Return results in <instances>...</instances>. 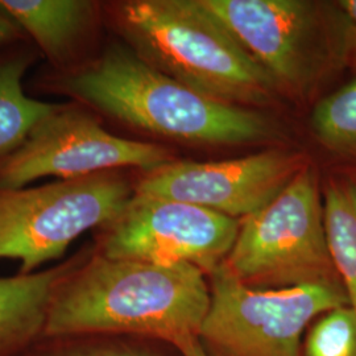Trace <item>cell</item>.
<instances>
[{"label": "cell", "instance_id": "obj_16", "mask_svg": "<svg viewBox=\"0 0 356 356\" xmlns=\"http://www.w3.org/2000/svg\"><path fill=\"white\" fill-rule=\"evenodd\" d=\"M300 356H356V312L350 305L323 313L306 330Z\"/></svg>", "mask_w": 356, "mask_h": 356}, {"label": "cell", "instance_id": "obj_22", "mask_svg": "<svg viewBox=\"0 0 356 356\" xmlns=\"http://www.w3.org/2000/svg\"><path fill=\"white\" fill-rule=\"evenodd\" d=\"M348 189H350V193H351V197H353V201H354L356 209V179L348 185Z\"/></svg>", "mask_w": 356, "mask_h": 356}, {"label": "cell", "instance_id": "obj_18", "mask_svg": "<svg viewBox=\"0 0 356 356\" xmlns=\"http://www.w3.org/2000/svg\"><path fill=\"white\" fill-rule=\"evenodd\" d=\"M348 29L356 31V0H342L337 4Z\"/></svg>", "mask_w": 356, "mask_h": 356}, {"label": "cell", "instance_id": "obj_1", "mask_svg": "<svg viewBox=\"0 0 356 356\" xmlns=\"http://www.w3.org/2000/svg\"><path fill=\"white\" fill-rule=\"evenodd\" d=\"M209 305L210 286L200 268L98 254L58 286L44 330L136 334L179 350L198 339Z\"/></svg>", "mask_w": 356, "mask_h": 356}, {"label": "cell", "instance_id": "obj_17", "mask_svg": "<svg viewBox=\"0 0 356 356\" xmlns=\"http://www.w3.org/2000/svg\"><path fill=\"white\" fill-rule=\"evenodd\" d=\"M24 35V31L13 20V16L0 7V47L19 40Z\"/></svg>", "mask_w": 356, "mask_h": 356}, {"label": "cell", "instance_id": "obj_19", "mask_svg": "<svg viewBox=\"0 0 356 356\" xmlns=\"http://www.w3.org/2000/svg\"><path fill=\"white\" fill-rule=\"evenodd\" d=\"M344 57L356 67V31L346 28L344 35Z\"/></svg>", "mask_w": 356, "mask_h": 356}, {"label": "cell", "instance_id": "obj_11", "mask_svg": "<svg viewBox=\"0 0 356 356\" xmlns=\"http://www.w3.org/2000/svg\"><path fill=\"white\" fill-rule=\"evenodd\" d=\"M76 261L31 275L0 277V353L45 329L53 297Z\"/></svg>", "mask_w": 356, "mask_h": 356}, {"label": "cell", "instance_id": "obj_13", "mask_svg": "<svg viewBox=\"0 0 356 356\" xmlns=\"http://www.w3.org/2000/svg\"><path fill=\"white\" fill-rule=\"evenodd\" d=\"M26 66L24 57L0 64V161L17 149L38 122L58 107L26 95L23 76Z\"/></svg>", "mask_w": 356, "mask_h": 356}, {"label": "cell", "instance_id": "obj_15", "mask_svg": "<svg viewBox=\"0 0 356 356\" xmlns=\"http://www.w3.org/2000/svg\"><path fill=\"white\" fill-rule=\"evenodd\" d=\"M312 124L327 149L356 159V79L317 104Z\"/></svg>", "mask_w": 356, "mask_h": 356}, {"label": "cell", "instance_id": "obj_7", "mask_svg": "<svg viewBox=\"0 0 356 356\" xmlns=\"http://www.w3.org/2000/svg\"><path fill=\"white\" fill-rule=\"evenodd\" d=\"M168 163L165 148L115 136L76 104H58L0 161V191L23 189L47 176L76 179L122 166L152 172Z\"/></svg>", "mask_w": 356, "mask_h": 356}, {"label": "cell", "instance_id": "obj_5", "mask_svg": "<svg viewBox=\"0 0 356 356\" xmlns=\"http://www.w3.org/2000/svg\"><path fill=\"white\" fill-rule=\"evenodd\" d=\"M346 305L350 301L341 288L254 289L220 264L210 273V305L198 342L206 356H300L309 326Z\"/></svg>", "mask_w": 356, "mask_h": 356}, {"label": "cell", "instance_id": "obj_4", "mask_svg": "<svg viewBox=\"0 0 356 356\" xmlns=\"http://www.w3.org/2000/svg\"><path fill=\"white\" fill-rule=\"evenodd\" d=\"M223 264L254 289H344L329 251L318 179L312 168L304 166L270 204L243 219Z\"/></svg>", "mask_w": 356, "mask_h": 356}, {"label": "cell", "instance_id": "obj_14", "mask_svg": "<svg viewBox=\"0 0 356 356\" xmlns=\"http://www.w3.org/2000/svg\"><path fill=\"white\" fill-rule=\"evenodd\" d=\"M323 214L334 267L356 312V209L348 185L331 182L325 191Z\"/></svg>", "mask_w": 356, "mask_h": 356}, {"label": "cell", "instance_id": "obj_10", "mask_svg": "<svg viewBox=\"0 0 356 356\" xmlns=\"http://www.w3.org/2000/svg\"><path fill=\"white\" fill-rule=\"evenodd\" d=\"M304 166L297 153L284 149L211 163L170 161L148 172L135 193L239 219L270 204Z\"/></svg>", "mask_w": 356, "mask_h": 356}, {"label": "cell", "instance_id": "obj_21", "mask_svg": "<svg viewBox=\"0 0 356 356\" xmlns=\"http://www.w3.org/2000/svg\"><path fill=\"white\" fill-rule=\"evenodd\" d=\"M179 351H181V354L184 356H206L202 347H201V344L198 342V339L193 341V342L184 346V347H181Z\"/></svg>", "mask_w": 356, "mask_h": 356}, {"label": "cell", "instance_id": "obj_12", "mask_svg": "<svg viewBox=\"0 0 356 356\" xmlns=\"http://www.w3.org/2000/svg\"><path fill=\"white\" fill-rule=\"evenodd\" d=\"M0 7L56 64L70 60L95 10L86 0H0Z\"/></svg>", "mask_w": 356, "mask_h": 356}, {"label": "cell", "instance_id": "obj_8", "mask_svg": "<svg viewBox=\"0 0 356 356\" xmlns=\"http://www.w3.org/2000/svg\"><path fill=\"white\" fill-rule=\"evenodd\" d=\"M101 254L153 264H191L209 275L223 264L241 220L197 204L134 193L108 225Z\"/></svg>", "mask_w": 356, "mask_h": 356}, {"label": "cell", "instance_id": "obj_3", "mask_svg": "<svg viewBox=\"0 0 356 356\" xmlns=\"http://www.w3.org/2000/svg\"><path fill=\"white\" fill-rule=\"evenodd\" d=\"M116 23L153 67L220 102L266 106L277 85L200 0H131Z\"/></svg>", "mask_w": 356, "mask_h": 356}, {"label": "cell", "instance_id": "obj_6", "mask_svg": "<svg viewBox=\"0 0 356 356\" xmlns=\"http://www.w3.org/2000/svg\"><path fill=\"white\" fill-rule=\"evenodd\" d=\"M132 197L127 181L108 172L0 191V259L20 261V275L35 273L86 231L111 225Z\"/></svg>", "mask_w": 356, "mask_h": 356}, {"label": "cell", "instance_id": "obj_20", "mask_svg": "<svg viewBox=\"0 0 356 356\" xmlns=\"http://www.w3.org/2000/svg\"><path fill=\"white\" fill-rule=\"evenodd\" d=\"M74 356H151L148 354H143L139 351L132 350H118V348H108V350H95L83 354H76Z\"/></svg>", "mask_w": 356, "mask_h": 356}, {"label": "cell", "instance_id": "obj_9", "mask_svg": "<svg viewBox=\"0 0 356 356\" xmlns=\"http://www.w3.org/2000/svg\"><path fill=\"white\" fill-rule=\"evenodd\" d=\"M277 86L304 90L325 60L319 7L305 0H200Z\"/></svg>", "mask_w": 356, "mask_h": 356}, {"label": "cell", "instance_id": "obj_2", "mask_svg": "<svg viewBox=\"0 0 356 356\" xmlns=\"http://www.w3.org/2000/svg\"><path fill=\"white\" fill-rule=\"evenodd\" d=\"M56 89L134 127L177 140L236 145L279 134L266 115L191 89L120 44L57 78Z\"/></svg>", "mask_w": 356, "mask_h": 356}]
</instances>
